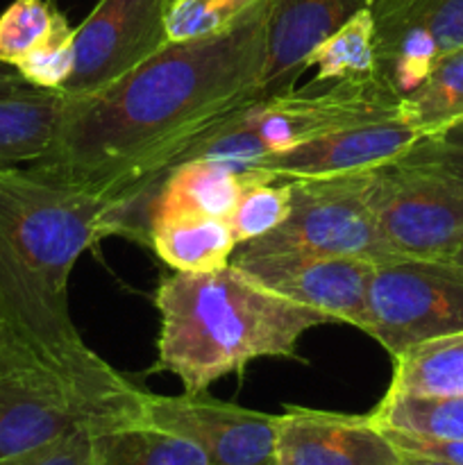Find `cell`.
<instances>
[{"label":"cell","instance_id":"obj_28","mask_svg":"<svg viewBox=\"0 0 463 465\" xmlns=\"http://www.w3.org/2000/svg\"><path fill=\"white\" fill-rule=\"evenodd\" d=\"M0 465H100L94 430H75L62 439L0 461Z\"/></svg>","mask_w":463,"mask_h":465},{"label":"cell","instance_id":"obj_3","mask_svg":"<svg viewBox=\"0 0 463 465\" xmlns=\"http://www.w3.org/2000/svg\"><path fill=\"white\" fill-rule=\"evenodd\" d=\"M154 309L162 322L148 372H171L186 393L207 391L257 359H298L300 339L331 322L268 291L234 263L163 277Z\"/></svg>","mask_w":463,"mask_h":465},{"label":"cell","instance_id":"obj_27","mask_svg":"<svg viewBox=\"0 0 463 465\" xmlns=\"http://www.w3.org/2000/svg\"><path fill=\"white\" fill-rule=\"evenodd\" d=\"M75 27L64 21L48 39L36 45L30 54L16 64V73L23 82L36 89L64 91L75 71Z\"/></svg>","mask_w":463,"mask_h":465},{"label":"cell","instance_id":"obj_15","mask_svg":"<svg viewBox=\"0 0 463 465\" xmlns=\"http://www.w3.org/2000/svg\"><path fill=\"white\" fill-rule=\"evenodd\" d=\"M370 0H268L266 66L259 100L295 91L313 50Z\"/></svg>","mask_w":463,"mask_h":465},{"label":"cell","instance_id":"obj_14","mask_svg":"<svg viewBox=\"0 0 463 465\" xmlns=\"http://www.w3.org/2000/svg\"><path fill=\"white\" fill-rule=\"evenodd\" d=\"M275 465H404V457L370 416L286 407Z\"/></svg>","mask_w":463,"mask_h":465},{"label":"cell","instance_id":"obj_17","mask_svg":"<svg viewBox=\"0 0 463 465\" xmlns=\"http://www.w3.org/2000/svg\"><path fill=\"white\" fill-rule=\"evenodd\" d=\"M64 103V91L30 84L0 91V168L27 166L50 153Z\"/></svg>","mask_w":463,"mask_h":465},{"label":"cell","instance_id":"obj_26","mask_svg":"<svg viewBox=\"0 0 463 465\" xmlns=\"http://www.w3.org/2000/svg\"><path fill=\"white\" fill-rule=\"evenodd\" d=\"M259 3L261 0H172L166 18L168 44L216 35Z\"/></svg>","mask_w":463,"mask_h":465},{"label":"cell","instance_id":"obj_30","mask_svg":"<svg viewBox=\"0 0 463 465\" xmlns=\"http://www.w3.org/2000/svg\"><path fill=\"white\" fill-rule=\"evenodd\" d=\"M381 430H384V434L389 436L390 443H393L399 452L407 454V457L463 465V440L413 434V431H402V430H386V427H381Z\"/></svg>","mask_w":463,"mask_h":465},{"label":"cell","instance_id":"obj_8","mask_svg":"<svg viewBox=\"0 0 463 465\" xmlns=\"http://www.w3.org/2000/svg\"><path fill=\"white\" fill-rule=\"evenodd\" d=\"M399 100L375 75L254 100L248 116L266 153L275 154L345 127L399 118Z\"/></svg>","mask_w":463,"mask_h":465},{"label":"cell","instance_id":"obj_6","mask_svg":"<svg viewBox=\"0 0 463 465\" xmlns=\"http://www.w3.org/2000/svg\"><path fill=\"white\" fill-rule=\"evenodd\" d=\"M361 331L390 359L463 331V266L449 259L413 257L372 263Z\"/></svg>","mask_w":463,"mask_h":465},{"label":"cell","instance_id":"obj_22","mask_svg":"<svg viewBox=\"0 0 463 465\" xmlns=\"http://www.w3.org/2000/svg\"><path fill=\"white\" fill-rule=\"evenodd\" d=\"M311 66L318 68V75L309 86L375 77V23H372L370 9L359 12L330 39L322 41L307 59V68Z\"/></svg>","mask_w":463,"mask_h":465},{"label":"cell","instance_id":"obj_25","mask_svg":"<svg viewBox=\"0 0 463 465\" xmlns=\"http://www.w3.org/2000/svg\"><path fill=\"white\" fill-rule=\"evenodd\" d=\"M64 21L53 0H14L0 14V64L16 66Z\"/></svg>","mask_w":463,"mask_h":465},{"label":"cell","instance_id":"obj_24","mask_svg":"<svg viewBox=\"0 0 463 465\" xmlns=\"http://www.w3.org/2000/svg\"><path fill=\"white\" fill-rule=\"evenodd\" d=\"M291 209V184L286 180L250 182L241 191L234 209L227 216L236 248L275 232Z\"/></svg>","mask_w":463,"mask_h":465},{"label":"cell","instance_id":"obj_18","mask_svg":"<svg viewBox=\"0 0 463 465\" xmlns=\"http://www.w3.org/2000/svg\"><path fill=\"white\" fill-rule=\"evenodd\" d=\"M148 245L172 271H221L236 252V241L227 221L172 213L154 218L148 230Z\"/></svg>","mask_w":463,"mask_h":465},{"label":"cell","instance_id":"obj_29","mask_svg":"<svg viewBox=\"0 0 463 465\" xmlns=\"http://www.w3.org/2000/svg\"><path fill=\"white\" fill-rule=\"evenodd\" d=\"M399 162L434 168L463 182V127H452L438 136L420 139Z\"/></svg>","mask_w":463,"mask_h":465},{"label":"cell","instance_id":"obj_10","mask_svg":"<svg viewBox=\"0 0 463 465\" xmlns=\"http://www.w3.org/2000/svg\"><path fill=\"white\" fill-rule=\"evenodd\" d=\"M143 420L193 440L212 465H275L280 416L222 402L207 391L182 395L145 391Z\"/></svg>","mask_w":463,"mask_h":465},{"label":"cell","instance_id":"obj_32","mask_svg":"<svg viewBox=\"0 0 463 465\" xmlns=\"http://www.w3.org/2000/svg\"><path fill=\"white\" fill-rule=\"evenodd\" d=\"M18 336L21 334H18V330L14 327L12 318H9L7 309H5L3 300H0V345L7 343V341H12V339H18Z\"/></svg>","mask_w":463,"mask_h":465},{"label":"cell","instance_id":"obj_7","mask_svg":"<svg viewBox=\"0 0 463 465\" xmlns=\"http://www.w3.org/2000/svg\"><path fill=\"white\" fill-rule=\"evenodd\" d=\"M375 213L389 257L448 259L463 245V182L395 162L375 173Z\"/></svg>","mask_w":463,"mask_h":465},{"label":"cell","instance_id":"obj_35","mask_svg":"<svg viewBox=\"0 0 463 465\" xmlns=\"http://www.w3.org/2000/svg\"><path fill=\"white\" fill-rule=\"evenodd\" d=\"M458 127H463V123H461V125H458Z\"/></svg>","mask_w":463,"mask_h":465},{"label":"cell","instance_id":"obj_34","mask_svg":"<svg viewBox=\"0 0 463 465\" xmlns=\"http://www.w3.org/2000/svg\"><path fill=\"white\" fill-rule=\"evenodd\" d=\"M449 262H454V263H458V266H463V245H458L457 250H454V254L452 257H448Z\"/></svg>","mask_w":463,"mask_h":465},{"label":"cell","instance_id":"obj_21","mask_svg":"<svg viewBox=\"0 0 463 465\" xmlns=\"http://www.w3.org/2000/svg\"><path fill=\"white\" fill-rule=\"evenodd\" d=\"M386 393L463 395V331L427 341L395 357Z\"/></svg>","mask_w":463,"mask_h":465},{"label":"cell","instance_id":"obj_12","mask_svg":"<svg viewBox=\"0 0 463 465\" xmlns=\"http://www.w3.org/2000/svg\"><path fill=\"white\" fill-rule=\"evenodd\" d=\"M377 75L422 80L438 54L463 48V0H370Z\"/></svg>","mask_w":463,"mask_h":465},{"label":"cell","instance_id":"obj_11","mask_svg":"<svg viewBox=\"0 0 463 465\" xmlns=\"http://www.w3.org/2000/svg\"><path fill=\"white\" fill-rule=\"evenodd\" d=\"M232 263L272 293L313 309L331 322L363 330L372 262L318 252L234 254Z\"/></svg>","mask_w":463,"mask_h":465},{"label":"cell","instance_id":"obj_4","mask_svg":"<svg viewBox=\"0 0 463 465\" xmlns=\"http://www.w3.org/2000/svg\"><path fill=\"white\" fill-rule=\"evenodd\" d=\"M145 391L113 366L54 361L23 336L0 345V461L75 430L95 434L143 418Z\"/></svg>","mask_w":463,"mask_h":465},{"label":"cell","instance_id":"obj_19","mask_svg":"<svg viewBox=\"0 0 463 465\" xmlns=\"http://www.w3.org/2000/svg\"><path fill=\"white\" fill-rule=\"evenodd\" d=\"M100 465H212L207 454L180 434L141 420L95 434Z\"/></svg>","mask_w":463,"mask_h":465},{"label":"cell","instance_id":"obj_13","mask_svg":"<svg viewBox=\"0 0 463 465\" xmlns=\"http://www.w3.org/2000/svg\"><path fill=\"white\" fill-rule=\"evenodd\" d=\"M420 139H425V134L402 118L363 123L268 154L254 163L252 171L271 180L366 173L399 162Z\"/></svg>","mask_w":463,"mask_h":465},{"label":"cell","instance_id":"obj_20","mask_svg":"<svg viewBox=\"0 0 463 465\" xmlns=\"http://www.w3.org/2000/svg\"><path fill=\"white\" fill-rule=\"evenodd\" d=\"M399 118L427 136L463 123V48L438 54L429 75L399 100Z\"/></svg>","mask_w":463,"mask_h":465},{"label":"cell","instance_id":"obj_31","mask_svg":"<svg viewBox=\"0 0 463 465\" xmlns=\"http://www.w3.org/2000/svg\"><path fill=\"white\" fill-rule=\"evenodd\" d=\"M18 86H25L23 77L18 75L16 68L7 66V64H0V91H12Z\"/></svg>","mask_w":463,"mask_h":465},{"label":"cell","instance_id":"obj_2","mask_svg":"<svg viewBox=\"0 0 463 465\" xmlns=\"http://www.w3.org/2000/svg\"><path fill=\"white\" fill-rule=\"evenodd\" d=\"M116 203L44 168H0V300L34 348L84 371L109 366L82 341L68 280L77 259L112 236Z\"/></svg>","mask_w":463,"mask_h":465},{"label":"cell","instance_id":"obj_9","mask_svg":"<svg viewBox=\"0 0 463 465\" xmlns=\"http://www.w3.org/2000/svg\"><path fill=\"white\" fill-rule=\"evenodd\" d=\"M172 0H98L75 27V71L66 95H89L116 82L168 44Z\"/></svg>","mask_w":463,"mask_h":465},{"label":"cell","instance_id":"obj_1","mask_svg":"<svg viewBox=\"0 0 463 465\" xmlns=\"http://www.w3.org/2000/svg\"><path fill=\"white\" fill-rule=\"evenodd\" d=\"M268 0L216 35L172 41L116 82L66 95L57 136L34 166L116 203L113 234L148 245V204L177 157L259 100Z\"/></svg>","mask_w":463,"mask_h":465},{"label":"cell","instance_id":"obj_33","mask_svg":"<svg viewBox=\"0 0 463 465\" xmlns=\"http://www.w3.org/2000/svg\"><path fill=\"white\" fill-rule=\"evenodd\" d=\"M404 457V465H452V463H440V461H429V459H418V457Z\"/></svg>","mask_w":463,"mask_h":465},{"label":"cell","instance_id":"obj_5","mask_svg":"<svg viewBox=\"0 0 463 465\" xmlns=\"http://www.w3.org/2000/svg\"><path fill=\"white\" fill-rule=\"evenodd\" d=\"M375 173L377 168L350 175L286 180L291 184L286 221L271 234L239 245L234 254L302 250L384 262L389 252L377 225Z\"/></svg>","mask_w":463,"mask_h":465},{"label":"cell","instance_id":"obj_23","mask_svg":"<svg viewBox=\"0 0 463 465\" xmlns=\"http://www.w3.org/2000/svg\"><path fill=\"white\" fill-rule=\"evenodd\" d=\"M368 416L386 430L463 440V395L420 398L386 393Z\"/></svg>","mask_w":463,"mask_h":465},{"label":"cell","instance_id":"obj_16","mask_svg":"<svg viewBox=\"0 0 463 465\" xmlns=\"http://www.w3.org/2000/svg\"><path fill=\"white\" fill-rule=\"evenodd\" d=\"M252 180L248 175L221 162L195 159V162L177 163L166 173L150 200L145 213L148 230L154 218L172 216V213H195V216L227 221L241 191Z\"/></svg>","mask_w":463,"mask_h":465}]
</instances>
